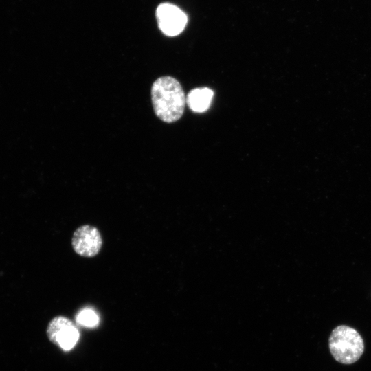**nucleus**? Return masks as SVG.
<instances>
[{"instance_id": "f257e3e1", "label": "nucleus", "mask_w": 371, "mask_h": 371, "mask_svg": "<svg viewBox=\"0 0 371 371\" xmlns=\"http://www.w3.org/2000/svg\"><path fill=\"white\" fill-rule=\"evenodd\" d=\"M151 99L155 115L163 122H175L183 115L186 97L181 84L173 77L157 78L152 85Z\"/></svg>"}, {"instance_id": "f03ea898", "label": "nucleus", "mask_w": 371, "mask_h": 371, "mask_svg": "<svg viewBox=\"0 0 371 371\" xmlns=\"http://www.w3.org/2000/svg\"><path fill=\"white\" fill-rule=\"evenodd\" d=\"M328 346L334 359L344 364L356 362L364 351V342L353 328L340 325L335 328L328 339Z\"/></svg>"}, {"instance_id": "7ed1b4c3", "label": "nucleus", "mask_w": 371, "mask_h": 371, "mask_svg": "<svg viewBox=\"0 0 371 371\" xmlns=\"http://www.w3.org/2000/svg\"><path fill=\"white\" fill-rule=\"evenodd\" d=\"M49 340L63 350H69L76 344L79 332L74 322L68 317L58 315L49 322L47 330Z\"/></svg>"}, {"instance_id": "20e7f679", "label": "nucleus", "mask_w": 371, "mask_h": 371, "mask_svg": "<svg viewBox=\"0 0 371 371\" xmlns=\"http://www.w3.org/2000/svg\"><path fill=\"white\" fill-rule=\"evenodd\" d=\"M71 244L76 254L90 258L99 253L102 240L99 230L95 227L85 225L77 228L74 232Z\"/></svg>"}, {"instance_id": "39448f33", "label": "nucleus", "mask_w": 371, "mask_h": 371, "mask_svg": "<svg viewBox=\"0 0 371 371\" xmlns=\"http://www.w3.org/2000/svg\"><path fill=\"white\" fill-rule=\"evenodd\" d=\"M156 16L161 32L170 36L179 34L186 27L187 16L177 6L162 3L157 9Z\"/></svg>"}, {"instance_id": "423d86ee", "label": "nucleus", "mask_w": 371, "mask_h": 371, "mask_svg": "<svg viewBox=\"0 0 371 371\" xmlns=\"http://www.w3.org/2000/svg\"><path fill=\"white\" fill-rule=\"evenodd\" d=\"M212 97V90L207 87H199L189 92L186 102L192 111L202 113L210 107Z\"/></svg>"}, {"instance_id": "0eeeda50", "label": "nucleus", "mask_w": 371, "mask_h": 371, "mask_svg": "<svg viewBox=\"0 0 371 371\" xmlns=\"http://www.w3.org/2000/svg\"><path fill=\"white\" fill-rule=\"evenodd\" d=\"M76 320L83 326H94L98 323V317L93 311L85 309L78 314Z\"/></svg>"}]
</instances>
